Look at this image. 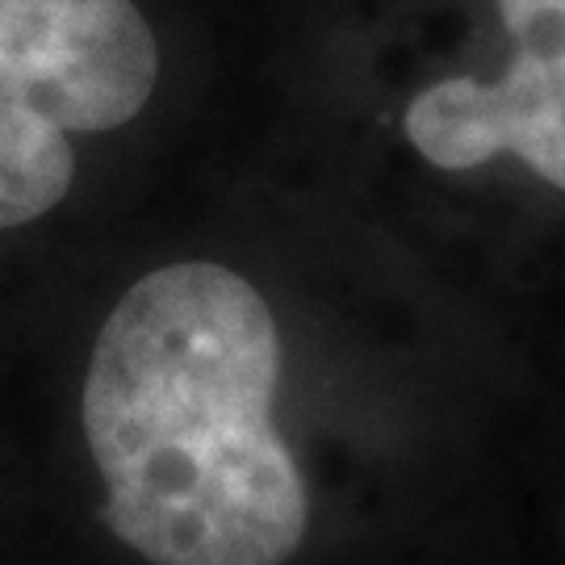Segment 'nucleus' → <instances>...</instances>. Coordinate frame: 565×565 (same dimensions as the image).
I'll list each match as a JSON object with an SVG mask.
<instances>
[{"label":"nucleus","instance_id":"obj_1","mask_svg":"<svg viewBox=\"0 0 565 565\" xmlns=\"http://www.w3.org/2000/svg\"><path fill=\"white\" fill-rule=\"evenodd\" d=\"M281 335L239 273L163 264L105 319L84 440L105 520L151 565H285L310 503L273 427Z\"/></svg>","mask_w":565,"mask_h":565},{"label":"nucleus","instance_id":"obj_2","mask_svg":"<svg viewBox=\"0 0 565 565\" xmlns=\"http://www.w3.org/2000/svg\"><path fill=\"white\" fill-rule=\"evenodd\" d=\"M156 81L135 0H0V231L51 214L76 181L67 135L139 118Z\"/></svg>","mask_w":565,"mask_h":565},{"label":"nucleus","instance_id":"obj_3","mask_svg":"<svg viewBox=\"0 0 565 565\" xmlns=\"http://www.w3.org/2000/svg\"><path fill=\"white\" fill-rule=\"evenodd\" d=\"M494 9L511 39L503 76L424 88L406 109V139L445 172L515 156L565 193V0H494Z\"/></svg>","mask_w":565,"mask_h":565}]
</instances>
